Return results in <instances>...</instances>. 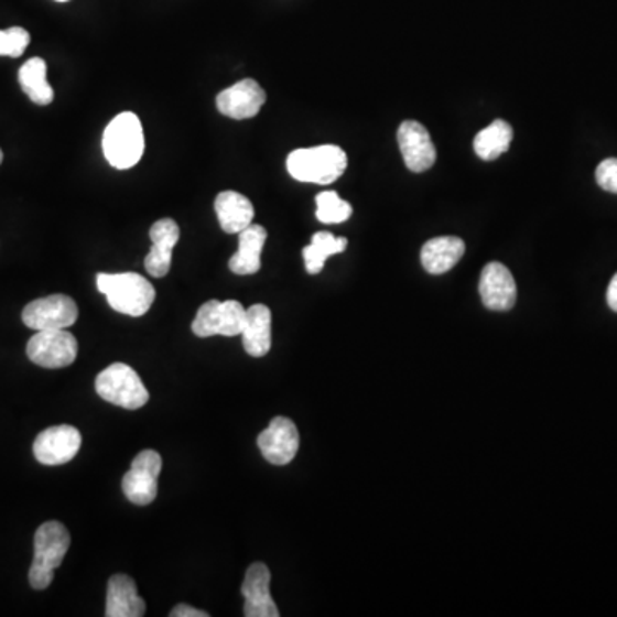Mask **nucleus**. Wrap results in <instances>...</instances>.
<instances>
[{
  "mask_svg": "<svg viewBox=\"0 0 617 617\" xmlns=\"http://www.w3.org/2000/svg\"><path fill=\"white\" fill-rule=\"evenodd\" d=\"M242 344L251 357H264L271 348V311L264 304H255L246 311Z\"/></svg>",
  "mask_w": 617,
  "mask_h": 617,
  "instance_id": "21",
  "label": "nucleus"
},
{
  "mask_svg": "<svg viewBox=\"0 0 617 617\" xmlns=\"http://www.w3.org/2000/svg\"><path fill=\"white\" fill-rule=\"evenodd\" d=\"M178 237H181V228L172 218H163L151 227L150 239L153 247L144 259V268L151 277L163 278L169 274L172 267V252L177 246Z\"/></svg>",
  "mask_w": 617,
  "mask_h": 617,
  "instance_id": "16",
  "label": "nucleus"
},
{
  "mask_svg": "<svg viewBox=\"0 0 617 617\" xmlns=\"http://www.w3.org/2000/svg\"><path fill=\"white\" fill-rule=\"evenodd\" d=\"M347 153L335 144L301 148L286 159V170L295 181L328 185L342 177L347 170Z\"/></svg>",
  "mask_w": 617,
  "mask_h": 617,
  "instance_id": "1",
  "label": "nucleus"
},
{
  "mask_svg": "<svg viewBox=\"0 0 617 617\" xmlns=\"http://www.w3.org/2000/svg\"><path fill=\"white\" fill-rule=\"evenodd\" d=\"M97 286L113 311L141 317L150 311L154 302V286L138 273H100Z\"/></svg>",
  "mask_w": 617,
  "mask_h": 617,
  "instance_id": "2",
  "label": "nucleus"
},
{
  "mask_svg": "<svg viewBox=\"0 0 617 617\" xmlns=\"http://www.w3.org/2000/svg\"><path fill=\"white\" fill-rule=\"evenodd\" d=\"M267 101V93L255 79H242L216 97V108L230 119L246 120L258 116Z\"/></svg>",
  "mask_w": 617,
  "mask_h": 617,
  "instance_id": "13",
  "label": "nucleus"
},
{
  "mask_svg": "<svg viewBox=\"0 0 617 617\" xmlns=\"http://www.w3.org/2000/svg\"><path fill=\"white\" fill-rule=\"evenodd\" d=\"M513 141V128L506 120H494L474 139V150L478 159L492 162L509 150Z\"/></svg>",
  "mask_w": 617,
  "mask_h": 617,
  "instance_id": "23",
  "label": "nucleus"
},
{
  "mask_svg": "<svg viewBox=\"0 0 617 617\" xmlns=\"http://www.w3.org/2000/svg\"><path fill=\"white\" fill-rule=\"evenodd\" d=\"M595 178L602 190L617 194V159H607L597 166Z\"/></svg>",
  "mask_w": 617,
  "mask_h": 617,
  "instance_id": "27",
  "label": "nucleus"
},
{
  "mask_svg": "<svg viewBox=\"0 0 617 617\" xmlns=\"http://www.w3.org/2000/svg\"><path fill=\"white\" fill-rule=\"evenodd\" d=\"M79 316L76 302L64 293L36 299L23 308V323L35 332L45 329H67Z\"/></svg>",
  "mask_w": 617,
  "mask_h": 617,
  "instance_id": "9",
  "label": "nucleus"
},
{
  "mask_svg": "<svg viewBox=\"0 0 617 617\" xmlns=\"http://www.w3.org/2000/svg\"><path fill=\"white\" fill-rule=\"evenodd\" d=\"M271 573L264 563H255L247 570L242 583L243 616L246 617H278L277 604L270 592Z\"/></svg>",
  "mask_w": 617,
  "mask_h": 617,
  "instance_id": "15",
  "label": "nucleus"
},
{
  "mask_svg": "<svg viewBox=\"0 0 617 617\" xmlns=\"http://www.w3.org/2000/svg\"><path fill=\"white\" fill-rule=\"evenodd\" d=\"M162 456L154 450H144L132 459L131 470L123 475L122 490L132 505L147 506L156 499Z\"/></svg>",
  "mask_w": 617,
  "mask_h": 617,
  "instance_id": "8",
  "label": "nucleus"
},
{
  "mask_svg": "<svg viewBox=\"0 0 617 617\" xmlns=\"http://www.w3.org/2000/svg\"><path fill=\"white\" fill-rule=\"evenodd\" d=\"M463 255L465 242L459 237H436L422 247V267L431 274L447 273L458 264Z\"/></svg>",
  "mask_w": 617,
  "mask_h": 617,
  "instance_id": "20",
  "label": "nucleus"
},
{
  "mask_svg": "<svg viewBox=\"0 0 617 617\" xmlns=\"http://www.w3.org/2000/svg\"><path fill=\"white\" fill-rule=\"evenodd\" d=\"M105 159L113 169L128 170L144 153V132L136 113L122 112L113 117L104 132Z\"/></svg>",
  "mask_w": 617,
  "mask_h": 617,
  "instance_id": "4",
  "label": "nucleus"
},
{
  "mask_svg": "<svg viewBox=\"0 0 617 617\" xmlns=\"http://www.w3.org/2000/svg\"><path fill=\"white\" fill-rule=\"evenodd\" d=\"M57 2H67V0H57Z\"/></svg>",
  "mask_w": 617,
  "mask_h": 617,
  "instance_id": "31",
  "label": "nucleus"
},
{
  "mask_svg": "<svg viewBox=\"0 0 617 617\" xmlns=\"http://www.w3.org/2000/svg\"><path fill=\"white\" fill-rule=\"evenodd\" d=\"M30 33L24 28L0 30V57H21L30 45Z\"/></svg>",
  "mask_w": 617,
  "mask_h": 617,
  "instance_id": "26",
  "label": "nucleus"
},
{
  "mask_svg": "<svg viewBox=\"0 0 617 617\" xmlns=\"http://www.w3.org/2000/svg\"><path fill=\"white\" fill-rule=\"evenodd\" d=\"M246 324V308L237 301H208L194 317L193 333L199 338L237 336Z\"/></svg>",
  "mask_w": 617,
  "mask_h": 617,
  "instance_id": "7",
  "label": "nucleus"
},
{
  "mask_svg": "<svg viewBox=\"0 0 617 617\" xmlns=\"http://www.w3.org/2000/svg\"><path fill=\"white\" fill-rule=\"evenodd\" d=\"M170 617H209L208 613L205 610L194 609V607L187 606V604H178L170 613Z\"/></svg>",
  "mask_w": 617,
  "mask_h": 617,
  "instance_id": "28",
  "label": "nucleus"
},
{
  "mask_svg": "<svg viewBox=\"0 0 617 617\" xmlns=\"http://www.w3.org/2000/svg\"><path fill=\"white\" fill-rule=\"evenodd\" d=\"M478 292L489 311H509L517 304V283L501 262H489L480 274Z\"/></svg>",
  "mask_w": 617,
  "mask_h": 617,
  "instance_id": "14",
  "label": "nucleus"
},
{
  "mask_svg": "<svg viewBox=\"0 0 617 617\" xmlns=\"http://www.w3.org/2000/svg\"><path fill=\"white\" fill-rule=\"evenodd\" d=\"M348 240L345 237H335L329 231H317L313 236L311 246L304 247L305 270L308 274L323 271L324 262L329 256L339 255L347 249Z\"/></svg>",
  "mask_w": 617,
  "mask_h": 617,
  "instance_id": "24",
  "label": "nucleus"
},
{
  "mask_svg": "<svg viewBox=\"0 0 617 617\" xmlns=\"http://www.w3.org/2000/svg\"><path fill=\"white\" fill-rule=\"evenodd\" d=\"M82 443V432L73 425H54L36 436L33 455L42 465H64L77 455Z\"/></svg>",
  "mask_w": 617,
  "mask_h": 617,
  "instance_id": "10",
  "label": "nucleus"
},
{
  "mask_svg": "<svg viewBox=\"0 0 617 617\" xmlns=\"http://www.w3.org/2000/svg\"><path fill=\"white\" fill-rule=\"evenodd\" d=\"M268 231L261 225H249L239 234V251L231 256L228 268L231 273L255 274L261 270V252L267 242Z\"/></svg>",
  "mask_w": 617,
  "mask_h": 617,
  "instance_id": "18",
  "label": "nucleus"
},
{
  "mask_svg": "<svg viewBox=\"0 0 617 617\" xmlns=\"http://www.w3.org/2000/svg\"><path fill=\"white\" fill-rule=\"evenodd\" d=\"M71 548V535L58 521H46L35 533V555L30 567V583L35 591H45L54 582V571L61 566Z\"/></svg>",
  "mask_w": 617,
  "mask_h": 617,
  "instance_id": "3",
  "label": "nucleus"
},
{
  "mask_svg": "<svg viewBox=\"0 0 617 617\" xmlns=\"http://www.w3.org/2000/svg\"><path fill=\"white\" fill-rule=\"evenodd\" d=\"M2 160H4V153H2V150H0V163H2Z\"/></svg>",
  "mask_w": 617,
  "mask_h": 617,
  "instance_id": "30",
  "label": "nucleus"
},
{
  "mask_svg": "<svg viewBox=\"0 0 617 617\" xmlns=\"http://www.w3.org/2000/svg\"><path fill=\"white\" fill-rule=\"evenodd\" d=\"M215 212L220 227L227 234H240L255 220L251 201L236 191H224L215 199Z\"/></svg>",
  "mask_w": 617,
  "mask_h": 617,
  "instance_id": "19",
  "label": "nucleus"
},
{
  "mask_svg": "<svg viewBox=\"0 0 617 617\" xmlns=\"http://www.w3.org/2000/svg\"><path fill=\"white\" fill-rule=\"evenodd\" d=\"M398 144L407 169L421 174L436 163L437 151L427 129L416 120H405L398 129Z\"/></svg>",
  "mask_w": 617,
  "mask_h": 617,
  "instance_id": "12",
  "label": "nucleus"
},
{
  "mask_svg": "<svg viewBox=\"0 0 617 617\" xmlns=\"http://www.w3.org/2000/svg\"><path fill=\"white\" fill-rule=\"evenodd\" d=\"M607 304H609L614 313H617V273L614 274L609 283V289H607Z\"/></svg>",
  "mask_w": 617,
  "mask_h": 617,
  "instance_id": "29",
  "label": "nucleus"
},
{
  "mask_svg": "<svg viewBox=\"0 0 617 617\" xmlns=\"http://www.w3.org/2000/svg\"><path fill=\"white\" fill-rule=\"evenodd\" d=\"M77 339L67 329L36 332L28 342V359L45 369L71 366L77 357Z\"/></svg>",
  "mask_w": 617,
  "mask_h": 617,
  "instance_id": "6",
  "label": "nucleus"
},
{
  "mask_svg": "<svg viewBox=\"0 0 617 617\" xmlns=\"http://www.w3.org/2000/svg\"><path fill=\"white\" fill-rule=\"evenodd\" d=\"M316 206V216L321 224H344L354 212L350 203L339 199L335 191L317 194Z\"/></svg>",
  "mask_w": 617,
  "mask_h": 617,
  "instance_id": "25",
  "label": "nucleus"
},
{
  "mask_svg": "<svg viewBox=\"0 0 617 617\" xmlns=\"http://www.w3.org/2000/svg\"><path fill=\"white\" fill-rule=\"evenodd\" d=\"M18 79H20L21 89L26 93L33 104L45 107L54 101V88L46 79V62L43 58L33 57L24 62Z\"/></svg>",
  "mask_w": 617,
  "mask_h": 617,
  "instance_id": "22",
  "label": "nucleus"
},
{
  "mask_svg": "<svg viewBox=\"0 0 617 617\" xmlns=\"http://www.w3.org/2000/svg\"><path fill=\"white\" fill-rule=\"evenodd\" d=\"M95 388L105 401L122 409L138 410L150 400L147 386L128 364L117 362L101 370Z\"/></svg>",
  "mask_w": 617,
  "mask_h": 617,
  "instance_id": "5",
  "label": "nucleus"
},
{
  "mask_svg": "<svg viewBox=\"0 0 617 617\" xmlns=\"http://www.w3.org/2000/svg\"><path fill=\"white\" fill-rule=\"evenodd\" d=\"M258 446L267 462L286 465L295 458L301 446L297 425L286 416H274L270 425L259 434Z\"/></svg>",
  "mask_w": 617,
  "mask_h": 617,
  "instance_id": "11",
  "label": "nucleus"
},
{
  "mask_svg": "<svg viewBox=\"0 0 617 617\" xmlns=\"http://www.w3.org/2000/svg\"><path fill=\"white\" fill-rule=\"evenodd\" d=\"M147 614V604L139 597L136 582L128 575H113L107 586V617H141Z\"/></svg>",
  "mask_w": 617,
  "mask_h": 617,
  "instance_id": "17",
  "label": "nucleus"
}]
</instances>
